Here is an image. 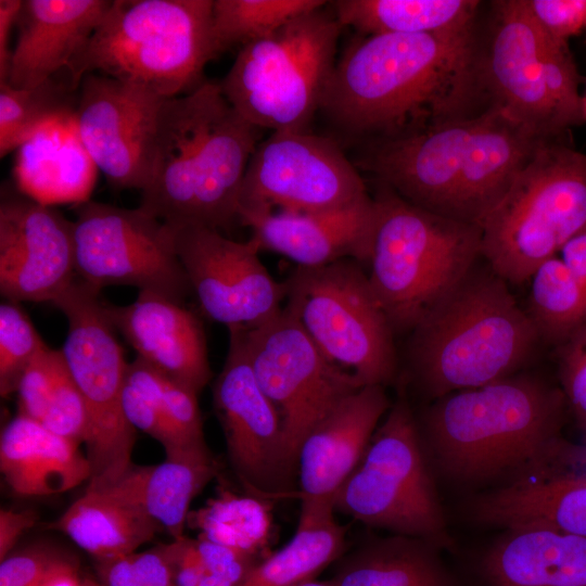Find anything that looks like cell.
<instances>
[{"instance_id":"6da1fadb","label":"cell","mask_w":586,"mask_h":586,"mask_svg":"<svg viewBox=\"0 0 586 586\" xmlns=\"http://www.w3.org/2000/svg\"><path fill=\"white\" fill-rule=\"evenodd\" d=\"M481 56L475 26L365 36L337 59L319 112L343 136L367 142L476 116L489 100Z\"/></svg>"},{"instance_id":"7a4b0ae2","label":"cell","mask_w":586,"mask_h":586,"mask_svg":"<svg viewBox=\"0 0 586 586\" xmlns=\"http://www.w3.org/2000/svg\"><path fill=\"white\" fill-rule=\"evenodd\" d=\"M260 128L242 117L219 82L166 98L141 207L169 226L219 230L238 220L239 198Z\"/></svg>"},{"instance_id":"3957f363","label":"cell","mask_w":586,"mask_h":586,"mask_svg":"<svg viewBox=\"0 0 586 586\" xmlns=\"http://www.w3.org/2000/svg\"><path fill=\"white\" fill-rule=\"evenodd\" d=\"M566 404L560 388L513 374L434 399L424 415L440 468L460 482L520 474L555 451Z\"/></svg>"},{"instance_id":"277c9868","label":"cell","mask_w":586,"mask_h":586,"mask_svg":"<svg viewBox=\"0 0 586 586\" xmlns=\"http://www.w3.org/2000/svg\"><path fill=\"white\" fill-rule=\"evenodd\" d=\"M410 333L412 372L433 399L515 374L540 340L507 282L475 267Z\"/></svg>"},{"instance_id":"5b68a950","label":"cell","mask_w":586,"mask_h":586,"mask_svg":"<svg viewBox=\"0 0 586 586\" xmlns=\"http://www.w3.org/2000/svg\"><path fill=\"white\" fill-rule=\"evenodd\" d=\"M212 10L213 0H114L66 78L76 91L84 76L98 73L164 98L187 94L217 56Z\"/></svg>"},{"instance_id":"8992f818","label":"cell","mask_w":586,"mask_h":586,"mask_svg":"<svg viewBox=\"0 0 586 586\" xmlns=\"http://www.w3.org/2000/svg\"><path fill=\"white\" fill-rule=\"evenodd\" d=\"M374 202L368 279L394 333L411 332L475 267L481 229L420 208L387 187Z\"/></svg>"},{"instance_id":"52a82bcc","label":"cell","mask_w":586,"mask_h":586,"mask_svg":"<svg viewBox=\"0 0 586 586\" xmlns=\"http://www.w3.org/2000/svg\"><path fill=\"white\" fill-rule=\"evenodd\" d=\"M477 225L489 268L507 283L525 282L586 228V154L543 141Z\"/></svg>"},{"instance_id":"ba28073f","label":"cell","mask_w":586,"mask_h":586,"mask_svg":"<svg viewBox=\"0 0 586 586\" xmlns=\"http://www.w3.org/2000/svg\"><path fill=\"white\" fill-rule=\"evenodd\" d=\"M324 7L241 47L219 82L229 103L254 126L309 131L337 61L342 29Z\"/></svg>"},{"instance_id":"9c48e42d","label":"cell","mask_w":586,"mask_h":586,"mask_svg":"<svg viewBox=\"0 0 586 586\" xmlns=\"http://www.w3.org/2000/svg\"><path fill=\"white\" fill-rule=\"evenodd\" d=\"M284 283L283 308L331 365L361 386L395 378V333L359 262L296 267Z\"/></svg>"},{"instance_id":"30bf717a","label":"cell","mask_w":586,"mask_h":586,"mask_svg":"<svg viewBox=\"0 0 586 586\" xmlns=\"http://www.w3.org/2000/svg\"><path fill=\"white\" fill-rule=\"evenodd\" d=\"M333 507L367 525L421 538L438 549L453 546L405 397L388 409L360 461L335 493Z\"/></svg>"},{"instance_id":"8fae6325","label":"cell","mask_w":586,"mask_h":586,"mask_svg":"<svg viewBox=\"0 0 586 586\" xmlns=\"http://www.w3.org/2000/svg\"><path fill=\"white\" fill-rule=\"evenodd\" d=\"M54 305L67 318L61 353L89 416L86 455L91 475L86 491L102 492L114 486L133 464L136 429L123 409L128 362L100 290L75 280Z\"/></svg>"},{"instance_id":"7c38bea8","label":"cell","mask_w":586,"mask_h":586,"mask_svg":"<svg viewBox=\"0 0 586 586\" xmlns=\"http://www.w3.org/2000/svg\"><path fill=\"white\" fill-rule=\"evenodd\" d=\"M73 239L76 276L100 291L131 285L178 303L192 292L171 227L141 207L82 202Z\"/></svg>"},{"instance_id":"4fadbf2b","label":"cell","mask_w":586,"mask_h":586,"mask_svg":"<svg viewBox=\"0 0 586 586\" xmlns=\"http://www.w3.org/2000/svg\"><path fill=\"white\" fill-rule=\"evenodd\" d=\"M231 331L240 332L256 380L279 413L289 472L307 433L361 385L331 365L284 308L256 329Z\"/></svg>"},{"instance_id":"5bb4252c","label":"cell","mask_w":586,"mask_h":586,"mask_svg":"<svg viewBox=\"0 0 586 586\" xmlns=\"http://www.w3.org/2000/svg\"><path fill=\"white\" fill-rule=\"evenodd\" d=\"M369 194L354 163L332 138L272 132L253 152L241 186L242 212L332 211Z\"/></svg>"},{"instance_id":"9a60e30c","label":"cell","mask_w":586,"mask_h":586,"mask_svg":"<svg viewBox=\"0 0 586 586\" xmlns=\"http://www.w3.org/2000/svg\"><path fill=\"white\" fill-rule=\"evenodd\" d=\"M177 255L203 314L229 331H250L282 310L285 283L259 259L254 239L239 242L202 226H170Z\"/></svg>"},{"instance_id":"2e32d148","label":"cell","mask_w":586,"mask_h":586,"mask_svg":"<svg viewBox=\"0 0 586 586\" xmlns=\"http://www.w3.org/2000/svg\"><path fill=\"white\" fill-rule=\"evenodd\" d=\"M78 90L74 119L93 164L114 187L142 190L166 98L98 73L84 76Z\"/></svg>"},{"instance_id":"e0dca14e","label":"cell","mask_w":586,"mask_h":586,"mask_svg":"<svg viewBox=\"0 0 586 586\" xmlns=\"http://www.w3.org/2000/svg\"><path fill=\"white\" fill-rule=\"evenodd\" d=\"M227 358L213 387V403L229 460L249 494L282 495L277 482L288 472L279 413L262 390L239 331H229Z\"/></svg>"},{"instance_id":"ac0fdd59","label":"cell","mask_w":586,"mask_h":586,"mask_svg":"<svg viewBox=\"0 0 586 586\" xmlns=\"http://www.w3.org/2000/svg\"><path fill=\"white\" fill-rule=\"evenodd\" d=\"M488 40L482 48V78L492 105L544 140L564 130L548 95L542 64L547 33L527 0L493 3Z\"/></svg>"},{"instance_id":"d6986e66","label":"cell","mask_w":586,"mask_h":586,"mask_svg":"<svg viewBox=\"0 0 586 586\" xmlns=\"http://www.w3.org/2000/svg\"><path fill=\"white\" fill-rule=\"evenodd\" d=\"M73 221L29 196L0 205V291L10 302L53 303L75 281Z\"/></svg>"},{"instance_id":"ffe728a7","label":"cell","mask_w":586,"mask_h":586,"mask_svg":"<svg viewBox=\"0 0 586 586\" xmlns=\"http://www.w3.org/2000/svg\"><path fill=\"white\" fill-rule=\"evenodd\" d=\"M482 114L406 137L368 142L359 165L407 202L453 218L468 150Z\"/></svg>"},{"instance_id":"44dd1931","label":"cell","mask_w":586,"mask_h":586,"mask_svg":"<svg viewBox=\"0 0 586 586\" xmlns=\"http://www.w3.org/2000/svg\"><path fill=\"white\" fill-rule=\"evenodd\" d=\"M562 443L512 481L473 499L472 520L507 530L547 528L586 537V463Z\"/></svg>"},{"instance_id":"7402d4cb","label":"cell","mask_w":586,"mask_h":586,"mask_svg":"<svg viewBox=\"0 0 586 586\" xmlns=\"http://www.w3.org/2000/svg\"><path fill=\"white\" fill-rule=\"evenodd\" d=\"M106 315L137 357L199 394L212 379L206 339L192 311L163 295L139 291L126 306L105 303Z\"/></svg>"},{"instance_id":"603a6c76","label":"cell","mask_w":586,"mask_h":586,"mask_svg":"<svg viewBox=\"0 0 586 586\" xmlns=\"http://www.w3.org/2000/svg\"><path fill=\"white\" fill-rule=\"evenodd\" d=\"M375 217L374 198L323 212H242L260 250L279 253L296 267H319L341 259L366 263Z\"/></svg>"},{"instance_id":"cb8c5ba5","label":"cell","mask_w":586,"mask_h":586,"mask_svg":"<svg viewBox=\"0 0 586 586\" xmlns=\"http://www.w3.org/2000/svg\"><path fill=\"white\" fill-rule=\"evenodd\" d=\"M391 408L382 385L343 398L305 436L297 454L300 497L329 500L360 461L380 419Z\"/></svg>"},{"instance_id":"d4e9b609","label":"cell","mask_w":586,"mask_h":586,"mask_svg":"<svg viewBox=\"0 0 586 586\" xmlns=\"http://www.w3.org/2000/svg\"><path fill=\"white\" fill-rule=\"evenodd\" d=\"M107 0H26L7 82L33 88L66 69L112 5Z\"/></svg>"},{"instance_id":"484cf974","label":"cell","mask_w":586,"mask_h":586,"mask_svg":"<svg viewBox=\"0 0 586 586\" xmlns=\"http://www.w3.org/2000/svg\"><path fill=\"white\" fill-rule=\"evenodd\" d=\"M543 141L500 107L484 111L468 150L453 218L477 225Z\"/></svg>"},{"instance_id":"4316f807","label":"cell","mask_w":586,"mask_h":586,"mask_svg":"<svg viewBox=\"0 0 586 586\" xmlns=\"http://www.w3.org/2000/svg\"><path fill=\"white\" fill-rule=\"evenodd\" d=\"M78 444L47 430L22 413L2 430L0 470L11 492L20 497H43L68 492L89 481L91 468Z\"/></svg>"},{"instance_id":"83f0119b","label":"cell","mask_w":586,"mask_h":586,"mask_svg":"<svg viewBox=\"0 0 586 586\" xmlns=\"http://www.w3.org/2000/svg\"><path fill=\"white\" fill-rule=\"evenodd\" d=\"M482 573L487 586H586V537L507 530L483 557Z\"/></svg>"},{"instance_id":"f1b7e54d","label":"cell","mask_w":586,"mask_h":586,"mask_svg":"<svg viewBox=\"0 0 586 586\" xmlns=\"http://www.w3.org/2000/svg\"><path fill=\"white\" fill-rule=\"evenodd\" d=\"M94 168L73 116L49 124L17 149L15 177L27 196L50 206L86 202Z\"/></svg>"},{"instance_id":"f546056e","label":"cell","mask_w":586,"mask_h":586,"mask_svg":"<svg viewBox=\"0 0 586 586\" xmlns=\"http://www.w3.org/2000/svg\"><path fill=\"white\" fill-rule=\"evenodd\" d=\"M217 472L216 460L205 445L166 456L158 464H132L105 491L140 507L178 539L184 536L192 500Z\"/></svg>"},{"instance_id":"4dcf8cb0","label":"cell","mask_w":586,"mask_h":586,"mask_svg":"<svg viewBox=\"0 0 586 586\" xmlns=\"http://www.w3.org/2000/svg\"><path fill=\"white\" fill-rule=\"evenodd\" d=\"M50 526L95 560L137 551L162 527L140 507L110 491H85Z\"/></svg>"},{"instance_id":"1f68e13d","label":"cell","mask_w":586,"mask_h":586,"mask_svg":"<svg viewBox=\"0 0 586 586\" xmlns=\"http://www.w3.org/2000/svg\"><path fill=\"white\" fill-rule=\"evenodd\" d=\"M295 534L258 561L238 586H295L314 579L343 552L345 531L333 518V502L301 498Z\"/></svg>"},{"instance_id":"d6a6232c","label":"cell","mask_w":586,"mask_h":586,"mask_svg":"<svg viewBox=\"0 0 586 586\" xmlns=\"http://www.w3.org/2000/svg\"><path fill=\"white\" fill-rule=\"evenodd\" d=\"M431 543L405 535L374 540L347 557L333 586H453Z\"/></svg>"},{"instance_id":"836d02e7","label":"cell","mask_w":586,"mask_h":586,"mask_svg":"<svg viewBox=\"0 0 586 586\" xmlns=\"http://www.w3.org/2000/svg\"><path fill=\"white\" fill-rule=\"evenodd\" d=\"M343 26L364 36L417 35L475 26V0H337L331 2Z\"/></svg>"},{"instance_id":"e575fe53","label":"cell","mask_w":586,"mask_h":586,"mask_svg":"<svg viewBox=\"0 0 586 586\" xmlns=\"http://www.w3.org/2000/svg\"><path fill=\"white\" fill-rule=\"evenodd\" d=\"M187 525L202 537L258 555L270 536L271 506L268 499L222 488L203 507L190 511Z\"/></svg>"},{"instance_id":"d590c367","label":"cell","mask_w":586,"mask_h":586,"mask_svg":"<svg viewBox=\"0 0 586 586\" xmlns=\"http://www.w3.org/2000/svg\"><path fill=\"white\" fill-rule=\"evenodd\" d=\"M530 280L526 313L539 339L558 346L586 323V290L557 255L543 262Z\"/></svg>"},{"instance_id":"8d00e7d4","label":"cell","mask_w":586,"mask_h":586,"mask_svg":"<svg viewBox=\"0 0 586 586\" xmlns=\"http://www.w3.org/2000/svg\"><path fill=\"white\" fill-rule=\"evenodd\" d=\"M68 79L56 76L33 88H14L0 82V156L17 150L49 124L73 117Z\"/></svg>"},{"instance_id":"74e56055","label":"cell","mask_w":586,"mask_h":586,"mask_svg":"<svg viewBox=\"0 0 586 586\" xmlns=\"http://www.w3.org/2000/svg\"><path fill=\"white\" fill-rule=\"evenodd\" d=\"M323 0H213L212 34L217 56L260 39Z\"/></svg>"},{"instance_id":"f35d334b","label":"cell","mask_w":586,"mask_h":586,"mask_svg":"<svg viewBox=\"0 0 586 586\" xmlns=\"http://www.w3.org/2000/svg\"><path fill=\"white\" fill-rule=\"evenodd\" d=\"M126 380L153 398L184 436L193 442H205L194 391L167 378L138 357L128 364Z\"/></svg>"},{"instance_id":"ab89813d","label":"cell","mask_w":586,"mask_h":586,"mask_svg":"<svg viewBox=\"0 0 586 586\" xmlns=\"http://www.w3.org/2000/svg\"><path fill=\"white\" fill-rule=\"evenodd\" d=\"M48 346L18 303L0 306V392H16L20 379L30 362Z\"/></svg>"},{"instance_id":"60d3db41","label":"cell","mask_w":586,"mask_h":586,"mask_svg":"<svg viewBox=\"0 0 586 586\" xmlns=\"http://www.w3.org/2000/svg\"><path fill=\"white\" fill-rule=\"evenodd\" d=\"M179 538L144 551L95 560L102 586H173Z\"/></svg>"},{"instance_id":"b9f144b4","label":"cell","mask_w":586,"mask_h":586,"mask_svg":"<svg viewBox=\"0 0 586 586\" xmlns=\"http://www.w3.org/2000/svg\"><path fill=\"white\" fill-rule=\"evenodd\" d=\"M40 423L50 432L78 445L87 442L89 435L88 410L63 356L56 370L46 413Z\"/></svg>"},{"instance_id":"7bdbcfd3","label":"cell","mask_w":586,"mask_h":586,"mask_svg":"<svg viewBox=\"0 0 586 586\" xmlns=\"http://www.w3.org/2000/svg\"><path fill=\"white\" fill-rule=\"evenodd\" d=\"M123 409L128 422L157 441L166 456L206 445L205 442H193L184 436L153 398L127 380L123 392Z\"/></svg>"},{"instance_id":"ee69618b","label":"cell","mask_w":586,"mask_h":586,"mask_svg":"<svg viewBox=\"0 0 586 586\" xmlns=\"http://www.w3.org/2000/svg\"><path fill=\"white\" fill-rule=\"evenodd\" d=\"M558 374L566 405L586 429V323L558 345Z\"/></svg>"},{"instance_id":"f6af8a7d","label":"cell","mask_w":586,"mask_h":586,"mask_svg":"<svg viewBox=\"0 0 586 586\" xmlns=\"http://www.w3.org/2000/svg\"><path fill=\"white\" fill-rule=\"evenodd\" d=\"M61 359V351L48 346L26 368L16 390L20 413L39 422L42 420Z\"/></svg>"},{"instance_id":"bcb514c9","label":"cell","mask_w":586,"mask_h":586,"mask_svg":"<svg viewBox=\"0 0 586 586\" xmlns=\"http://www.w3.org/2000/svg\"><path fill=\"white\" fill-rule=\"evenodd\" d=\"M532 15L552 38L568 42L586 28V0H527Z\"/></svg>"},{"instance_id":"7dc6e473","label":"cell","mask_w":586,"mask_h":586,"mask_svg":"<svg viewBox=\"0 0 586 586\" xmlns=\"http://www.w3.org/2000/svg\"><path fill=\"white\" fill-rule=\"evenodd\" d=\"M58 557L41 547L9 555L0 564V586H36Z\"/></svg>"},{"instance_id":"c3c4849f","label":"cell","mask_w":586,"mask_h":586,"mask_svg":"<svg viewBox=\"0 0 586 586\" xmlns=\"http://www.w3.org/2000/svg\"><path fill=\"white\" fill-rule=\"evenodd\" d=\"M204 574L205 570L195 548L194 539L186 536L179 538L173 586H198Z\"/></svg>"},{"instance_id":"681fc988","label":"cell","mask_w":586,"mask_h":586,"mask_svg":"<svg viewBox=\"0 0 586 586\" xmlns=\"http://www.w3.org/2000/svg\"><path fill=\"white\" fill-rule=\"evenodd\" d=\"M37 521L36 514L30 510H10L0 511V559H5L20 537Z\"/></svg>"},{"instance_id":"f907efd6","label":"cell","mask_w":586,"mask_h":586,"mask_svg":"<svg viewBox=\"0 0 586 586\" xmlns=\"http://www.w3.org/2000/svg\"><path fill=\"white\" fill-rule=\"evenodd\" d=\"M21 0H0V82H7L12 50L10 37L22 8Z\"/></svg>"},{"instance_id":"816d5d0a","label":"cell","mask_w":586,"mask_h":586,"mask_svg":"<svg viewBox=\"0 0 586 586\" xmlns=\"http://www.w3.org/2000/svg\"><path fill=\"white\" fill-rule=\"evenodd\" d=\"M258 561L257 556H249L227 568L205 572L198 586H238Z\"/></svg>"},{"instance_id":"f5cc1de1","label":"cell","mask_w":586,"mask_h":586,"mask_svg":"<svg viewBox=\"0 0 586 586\" xmlns=\"http://www.w3.org/2000/svg\"><path fill=\"white\" fill-rule=\"evenodd\" d=\"M559 253L571 273L586 290V228L571 238Z\"/></svg>"},{"instance_id":"db71d44e","label":"cell","mask_w":586,"mask_h":586,"mask_svg":"<svg viewBox=\"0 0 586 586\" xmlns=\"http://www.w3.org/2000/svg\"><path fill=\"white\" fill-rule=\"evenodd\" d=\"M76 564L59 556L48 568L36 586H84Z\"/></svg>"},{"instance_id":"11a10c76","label":"cell","mask_w":586,"mask_h":586,"mask_svg":"<svg viewBox=\"0 0 586 586\" xmlns=\"http://www.w3.org/2000/svg\"><path fill=\"white\" fill-rule=\"evenodd\" d=\"M295 586H333V584L331 583V581H328V582H319V581H316L315 578L314 579H309V581H306V582H303V583H300Z\"/></svg>"},{"instance_id":"9f6ffc18","label":"cell","mask_w":586,"mask_h":586,"mask_svg":"<svg viewBox=\"0 0 586 586\" xmlns=\"http://www.w3.org/2000/svg\"><path fill=\"white\" fill-rule=\"evenodd\" d=\"M84 586H102V585H99L95 582L90 581V579H85Z\"/></svg>"},{"instance_id":"6f0895ef","label":"cell","mask_w":586,"mask_h":586,"mask_svg":"<svg viewBox=\"0 0 586 586\" xmlns=\"http://www.w3.org/2000/svg\"><path fill=\"white\" fill-rule=\"evenodd\" d=\"M582 100H583L584 114L586 117V88H585L584 94H582Z\"/></svg>"}]
</instances>
